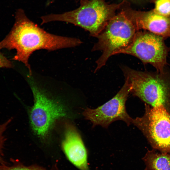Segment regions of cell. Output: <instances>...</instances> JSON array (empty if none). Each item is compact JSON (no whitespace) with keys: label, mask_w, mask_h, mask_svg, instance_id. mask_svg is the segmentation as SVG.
<instances>
[{"label":"cell","mask_w":170,"mask_h":170,"mask_svg":"<svg viewBox=\"0 0 170 170\" xmlns=\"http://www.w3.org/2000/svg\"><path fill=\"white\" fill-rule=\"evenodd\" d=\"M77 8L61 14H49L41 17V25L59 21L70 23L88 31L96 37L116 14V12L126 4L123 1L119 3L109 4L105 0H80Z\"/></svg>","instance_id":"obj_2"},{"label":"cell","mask_w":170,"mask_h":170,"mask_svg":"<svg viewBox=\"0 0 170 170\" xmlns=\"http://www.w3.org/2000/svg\"><path fill=\"white\" fill-rule=\"evenodd\" d=\"M130 93L152 107L162 106L170 114V70L141 71L122 65Z\"/></svg>","instance_id":"obj_3"},{"label":"cell","mask_w":170,"mask_h":170,"mask_svg":"<svg viewBox=\"0 0 170 170\" xmlns=\"http://www.w3.org/2000/svg\"><path fill=\"white\" fill-rule=\"evenodd\" d=\"M1 50L0 48V68H13V63L3 55L1 52Z\"/></svg>","instance_id":"obj_15"},{"label":"cell","mask_w":170,"mask_h":170,"mask_svg":"<svg viewBox=\"0 0 170 170\" xmlns=\"http://www.w3.org/2000/svg\"></svg>","instance_id":"obj_17"},{"label":"cell","mask_w":170,"mask_h":170,"mask_svg":"<svg viewBox=\"0 0 170 170\" xmlns=\"http://www.w3.org/2000/svg\"><path fill=\"white\" fill-rule=\"evenodd\" d=\"M66 130L62 147L67 158L80 170H89L87 150L80 134L72 126Z\"/></svg>","instance_id":"obj_10"},{"label":"cell","mask_w":170,"mask_h":170,"mask_svg":"<svg viewBox=\"0 0 170 170\" xmlns=\"http://www.w3.org/2000/svg\"><path fill=\"white\" fill-rule=\"evenodd\" d=\"M13 162L10 166L6 165V163L0 164V170H48L37 166H26L19 163Z\"/></svg>","instance_id":"obj_13"},{"label":"cell","mask_w":170,"mask_h":170,"mask_svg":"<svg viewBox=\"0 0 170 170\" xmlns=\"http://www.w3.org/2000/svg\"><path fill=\"white\" fill-rule=\"evenodd\" d=\"M32 89L34 100L30 114V123L35 133L43 138L48 133L54 122L66 117L68 113L60 103L49 98L36 87H32Z\"/></svg>","instance_id":"obj_7"},{"label":"cell","mask_w":170,"mask_h":170,"mask_svg":"<svg viewBox=\"0 0 170 170\" xmlns=\"http://www.w3.org/2000/svg\"><path fill=\"white\" fill-rule=\"evenodd\" d=\"M144 136L151 146L170 154V114L162 106L152 107L145 103L144 112L131 122Z\"/></svg>","instance_id":"obj_5"},{"label":"cell","mask_w":170,"mask_h":170,"mask_svg":"<svg viewBox=\"0 0 170 170\" xmlns=\"http://www.w3.org/2000/svg\"><path fill=\"white\" fill-rule=\"evenodd\" d=\"M137 31L122 8L96 37L97 41L92 51H100L102 53L96 61L94 72L104 66L111 56L119 54L129 47L133 42Z\"/></svg>","instance_id":"obj_4"},{"label":"cell","mask_w":170,"mask_h":170,"mask_svg":"<svg viewBox=\"0 0 170 170\" xmlns=\"http://www.w3.org/2000/svg\"><path fill=\"white\" fill-rule=\"evenodd\" d=\"M131 87L127 81L116 95L102 105L93 109L87 108L83 114L93 126L99 125L107 128L112 122L118 120L125 122L129 126L132 118L127 112L125 104Z\"/></svg>","instance_id":"obj_8"},{"label":"cell","mask_w":170,"mask_h":170,"mask_svg":"<svg viewBox=\"0 0 170 170\" xmlns=\"http://www.w3.org/2000/svg\"><path fill=\"white\" fill-rule=\"evenodd\" d=\"M82 42L78 38L48 32L30 20L23 9L19 8L16 12L13 27L0 42V48L16 50V54L12 60L23 63L31 74L29 59L35 51L41 49L51 51L74 47Z\"/></svg>","instance_id":"obj_1"},{"label":"cell","mask_w":170,"mask_h":170,"mask_svg":"<svg viewBox=\"0 0 170 170\" xmlns=\"http://www.w3.org/2000/svg\"><path fill=\"white\" fill-rule=\"evenodd\" d=\"M11 121V119H8L0 125V164L5 163L3 158V150L6 141V139L4 135V133Z\"/></svg>","instance_id":"obj_14"},{"label":"cell","mask_w":170,"mask_h":170,"mask_svg":"<svg viewBox=\"0 0 170 170\" xmlns=\"http://www.w3.org/2000/svg\"><path fill=\"white\" fill-rule=\"evenodd\" d=\"M145 170H170V154L148 150L143 158Z\"/></svg>","instance_id":"obj_11"},{"label":"cell","mask_w":170,"mask_h":170,"mask_svg":"<svg viewBox=\"0 0 170 170\" xmlns=\"http://www.w3.org/2000/svg\"><path fill=\"white\" fill-rule=\"evenodd\" d=\"M165 39L147 31H138L132 43L119 54L133 56L144 64H149L156 71H162L167 64V57L170 51L165 43Z\"/></svg>","instance_id":"obj_6"},{"label":"cell","mask_w":170,"mask_h":170,"mask_svg":"<svg viewBox=\"0 0 170 170\" xmlns=\"http://www.w3.org/2000/svg\"><path fill=\"white\" fill-rule=\"evenodd\" d=\"M122 9L137 31L142 29L166 39L170 37V15L160 14L153 9L147 11H137L124 7Z\"/></svg>","instance_id":"obj_9"},{"label":"cell","mask_w":170,"mask_h":170,"mask_svg":"<svg viewBox=\"0 0 170 170\" xmlns=\"http://www.w3.org/2000/svg\"><path fill=\"white\" fill-rule=\"evenodd\" d=\"M155 12L165 16L170 15V1L168 0H153Z\"/></svg>","instance_id":"obj_12"},{"label":"cell","mask_w":170,"mask_h":170,"mask_svg":"<svg viewBox=\"0 0 170 170\" xmlns=\"http://www.w3.org/2000/svg\"><path fill=\"white\" fill-rule=\"evenodd\" d=\"M168 0L170 1V0Z\"/></svg>","instance_id":"obj_16"}]
</instances>
